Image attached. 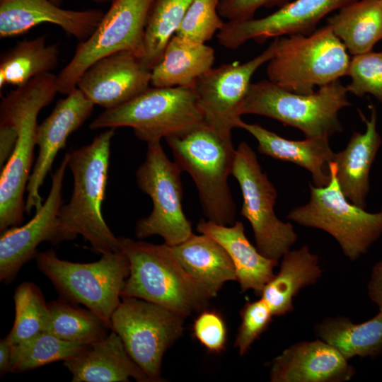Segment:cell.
Listing matches in <instances>:
<instances>
[{
  "label": "cell",
  "instance_id": "obj_1",
  "mask_svg": "<svg viewBox=\"0 0 382 382\" xmlns=\"http://www.w3.org/2000/svg\"><path fill=\"white\" fill-rule=\"evenodd\" d=\"M57 93V76L48 72L17 86L1 98L0 124L13 127L17 140L10 158L1 169V232L23 222L24 194L32 172L36 145L37 116Z\"/></svg>",
  "mask_w": 382,
  "mask_h": 382
},
{
  "label": "cell",
  "instance_id": "obj_2",
  "mask_svg": "<svg viewBox=\"0 0 382 382\" xmlns=\"http://www.w3.org/2000/svg\"><path fill=\"white\" fill-rule=\"evenodd\" d=\"M115 130L109 128L89 144L69 153L74 189L68 203L59 209V243L81 235L97 253L121 250L119 238L108 226L101 212Z\"/></svg>",
  "mask_w": 382,
  "mask_h": 382
},
{
  "label": "cell",
  "instance_id": "obj_3",
  "mask_svg": "<svg viewBox=\"0 0 382 382\" xmlns=\"http://www.w3.org/2000/svg\"><path fill=\"white\" fill-rule=\"evenodd\" d=\"M165 140L175 163L192 177L207 220L233 225L236 221V205L228 185L236 155L231 137L222 135L203 122Z\"/></svg>",
  "mask_w": 382,
  "mask_h": 382
},
{
  "label": "cell",
  "instance_id": "obj_4",
  "mask_svg": "<svg viewBox=\"0 0 382 382\" xmlns=\"http://www.w3.org/2000/svg\"><path fill=\"white\" fill-rule=\"evenodd\" d=\"M118 238L129 262L122 297L156 303L185 318L207 308L212 298L182 267L169 245Z\"/></svg>",
  "mask_w": 382,
  "mask_h": 382
},
{
  "label": "cell",
  "instance_id": "obj_5",
  "mask_svg": "<svg viewBox=\"0 0 382 382\" xmlns=\"http://www.w3.org/2000/svg\"><path fill=\"white\" fill-rule=\"evenodd\" d=\"M347 90L340 80L302 94L289 91L268 79L251 83L239 110L241 116L258 115L301 130L306 139L342 131L339 111L351 105Z\"/></svg>",
  "mask_w": 382,
  "mask_h": 382
},
{
  "label": "cell",
  "instance_id": "obj_6",
  "mask_svg": "<svg viewBox=\"0 0 382 382\" xmlns=\"http://www.w3.org/2000/svg\"><path fill=\"white\" fill-rule=\"evenodd\" d=\"M350 58L328 25L308 35L277 37L266 69L268 80L291 92L309 94L316 87L347 76Z\"/></svg>",
  "mask_w": 382,
  "mask_h": 382
},
{
  "label": "cell",
  "instance_id": "obj_7",
  "mask_svg": "<svg viewBox=\"0 0 382 382\" xmlns=\"http://www.w3.org/2000/svg\"><path fill=\"white\" fill-rule=\"evenodd\" d=\"M204 122L194 87H154L128 102L107 109L90 128L131 127L147 144L186 132Z\"/></svg>",
  "mask_w": 382,
  "mask_h": 382
},
{
  "label": "cell",
  "instance_id": "obj_8",
  "mask_svg": "<svg viewBox=\"0 0 382 382\" xmlns=\"http://www.w3.org/2000/svg\"><path fill=\"white\" fill-rule=\"evenodd\" d=\"M35 258L37 269L60 296L85 306L111 327V317L121 302L129 274V262L124 252L106 253L89 263L60 259L53 250L38 253Z\"/></svg>",
  "mask_w": 382,
  "mask_h": 382
},
{
  "label": "cell",
  "instance_id": "obj_9",
  "mask_svg": "<svg viewBox=\"0 0 382 382\" xmlns=\"http://www.w3.org/2000/svg\"><path fill=\"white\" fill-rule=\"evenodd\" d=\"M330 168L329 184H310L308 202L291 209L286 217L303 226L327 232L337 241L343 254L355 261L382 236V208L369 212L348 201L337 181L334 162Z\"/></svg>",
  "mask_w": 382,
  "mask_h": 382
},
{
  "label": "cell",
  "instance_id": "obj_10",
  "mask_svg": "<svg viewBox=\"0 0 382 382\" xmlns=\"http://www.w3.org/2000/svg\"><path fill=\"white\" fill-rule=\"evenodd\" d=\"M185 318L154 303L122 296L111 317V329L151 382L162 381L165 352L182 335Z\"/></svg>",
  "mask_w": 382,
  "mask_h": 382
},
{
  "label": "cell",
  "instance_id": "obj_11",
  "mask_svg": "<svg viewBox=\"0 0 382 382\" xmlns=\"http://www.w3.org/2000/svg\"><path fill=\"white\" fill-rule=\"evenodd\" d=\"M182 172L167 157L161 141L148 144L145 160L136 178L139 189L151 198L153 209L148 216L137 221V238L156 235L163 238L165 244L173 246L193 233L191 222L183 210Z\"/></svg>",
  "mask_w": 382,
  "mask_h": 382
},
{
  "label": "cell",
  "instance_id": "obj_12",
  "mask_svg": "<svg viewBox=\"0 0 382 382\" xmlns=\"http://www.w3.org/2000/svg\"><path fill=\"white\" fill-rule=\"evenodd\" d=\"M154 0H115L91 35L81 42L57 75L58 93L67 95L83 73L100 58L130 51L143 58L146 20Z\"/></svg>",
  "mask_w": 382,
  "mask_h": 382
},
{
  "label": "cell",
  "instance_id": "obj_13",
  "mask_svg": "<svg viewBox=\"0 0 382 382\" xmlns=\"http://www.w3.org/2000/svg\"><path fill=\"white\" fill-rule=\"evenodd\" d=\"M231 175L239 184L243 199L240 214L251 225L256 248L262 255L279 260L298 236L290 222L276 216L277 192L262 172L255 152L245 141L236 149Z\"/></svg>",
  "mask_w": 382,
  "mask_h": 382
},
{
  "label": "cell",
  "instance_id": "obj_14",
  "mask_svg": "<svg viewBox=\"0 0 382 382\" xmlns=\"http://www.w3.org/2000/svg\"><path fill=\"white\" fill-rule=\"evenodd\" d=\"M277 37L260 54L244 63L233 62L212 68L195 83L197 104L204 122L222 135L231 137L241 119L240 108L251 84V78L273 57Z\"/></svg>",
  "mask_w": 382,
  "mask_h": 382
},
{
  "label": "cell",
  "instance_id": "obj_15",
  "mask_svg": "<svg viewBox=\"0 0 382 382\" xmlns=\"http://www.w3.org/2000/svg\"><path fill=\"white\" fill-rule=\"evenodd\" d=\"M354 1L294 0L260 18L226 21L216 37L221 46L236 50L248 40L262 44L272 37L308 35L324 17Z\"/></svg>",
  "mask_w": 382,
  "mask_h": 382
},
{
  "label": "cell",
  "instance_id": "obj_16",
  "mask_svg": "<svg viewBox=\"0 0 382 382\" xmlns=\"http://www.w3.org/2000/svg\"><path fill=\"white\" fill-rule=\"evenodd\" d=\"M69 153L52 174V185L46 200L35 210L34 216L23 226L1 232L0 280L10 284L21 267L37 255L42 242L59 244V212L63 205L62 185L68 167Z\"/></svg>",
  "mask_w": 382,
  "mask_h": 382
},
{
  "label": "cell",
  "instance_id": "obj_17",
  "mask_svg": "<svg viewBox=\"0 0 382 382\" xmlns=\"http://www.w3.org/2000/svg\"><path fill=\"white\" fill-rule=\"evenodd\" d=\"M94 105L76 87L66 98L57 101L50 115L38 125L36 145L39 153L26 187L25 212L28 214L33 208L37 210L41 207L43 202L40 188L52 169L57 153L65 147L69 135L91 116Z\"/></svg>",
  "mask_w": 382,
  "mask_h": 382
},
{
  "label": "cell",
  "instance_id": "obj_18",
  "mask_svg": "<svg viewBox=\"0 0 382 382\" xmlns=\"http://www.w3.org/2000/svg\"><path fill=\"white\" fill-rule=\"evenodd\" d=\"M151 69L130 51L103 57L81 76L76 87L105 110L121 105L151 86Z\"/></svg>",
  "mask_w": 382,
  "mask_h": 382
},
{
  "label": "cell",
  "instance_id": "obj_19",
  "mask_svg": "<svg viewBox=\"0 0 382 382\" xmlns=\"http://www.w3.org/2000/svg\"><path fill=\"white\" fill-rule=\"evenodd\" d=\"M103 15L99 9H64L51 0H0V38L19 35L49 23L81 42L91 35Z\"/></svg>",
  "mask_w": 382,
  "mask_h": 382
},
{
  "label": "cell",
  "instance_id": "obj_20",
  "mask_svg": "<svg viewBox=\"0 0 382 382\" xmlns=\"http://www.w3.org/2000/svg\"><path fill=\"white\" fill-rule=\"evenodd\" d=\"M355 368L334 347L318 339L301 341L285 349L272 361V382H344Z\"/></svg>",
  "mask_w": 382,
  "mask_h": 382
},
{
  "label": "cell",
  "instance_id": "obj_21",
  "mask_svg": "<svg viewBox=\"0 0 382 382\" xmlns=\"http://www.w3.org/2000/svg\"><path fill=\"white\" fill-rule=\"evenodd\" d=\"M369 108V120L359 110L366 125L365 132H354L345 149L335 153L333 160L341 191L348 201L362 209L366 206L370 170L382 143L376 128V108L373 104Z\"/></svg>",
  "mask_w": 382,
  "mask_h": 382
},
{
  "label": "cell",
  "instance_id": "obj_22",
  "mask_svg": "<svg viewBox=\"0 0 382 382\" xmlns=\"http://www.w3.org/2000/svg\"><path fill=\"white\" fill-rule=\"evenodd\" d=\"M73 382H151L127 352L120 337L111 330L88 345L81 352L64 361Z\"/></svg>",
  "mask_w": 382,
  "mask_h": 382
},
{
  "label": "cell",
  "instance_id": "obj_23",
  "mask_svg": "<svg viewBox=\"0 0 382 382\" xmlns=\"http://www.w3.org/2000/svg\"><path fill=\"white\" fill-rule=\"evenodd\" d=\"M237 128L247 131L255 137L261 154L307 169L312 175L313 185L324 187L330 182V163L335 153L330 146L328 137L290 140L257 124L247 123L241 118L237 122Z\"/></svg>",
  "mask_w": 382,
  "mask_h": 382
},
{
  "label": "cell",
  "instance_id": "obj_24",
  "mask_svg": "<svg viewBox=\"0 0 382 382\" xmlns=\"http://www.w3.org/2000/svg\"><path fill=\"white\" fill-rule=\"evenodd\" d=\"M199 233L212 238L226 250L234 265L237 281L242 291L252 289L260 295L264 286L274 276L278 260L262 255L247 238L242 222L224 226L201 219Z\"/></svg>",
  "mask_w": 382,
  "mask_h": 382
},
{
  "label": "cell",
  "instance_id": "obj_25",
  "mask_svg": "<svg viewBox=\"0 0 382 382\" xmlns=\"http://www.w3.org/2000/svg\"><path fill=\"white\" fill-rule=\"evenodd\" d=\"M170 250L188 274L215 297L224 283L237 281L233 262L224 247L205 234L192 233Z\"/></svg>",
  "mask_w": 382,
  "mask_h": 382
},
{
  "label": "cell",
  "instance_id": "obj_26",
  "mask_svg": "<svg viewBox=\"0 0 382 382\" xmlns=\"http://www.w3.org/2000/svg\"><path fill=\"white\" fill-rule=\"evenodd\" d=\"M214 60L212 47L174 35L161 60L151 69V86L194 87L213 67Z\"/></svg>",
  "mask_w": 382,
  "mask_h": 382
},
{
  "label": "cell",
  "instance_id": "obj_27",
  "mask_svg": "<svg viewBox=\"0 0 382 382\" xmlns=\"http://www.w3.org/2000/svg\"><path fill=\"white\" fill-rule=\"evenodd\" d=\"M282 257L278 273L264 286L260 295L273 316H277L293 311L294 298L302 289L316 284L323 274L318 255L311 253L307 245L289 250Z\"/></svg>",
  "mask_w": 382,
  "mask_h": 382
},
{
  "label": "cell",
  "instance_id": "obj_28",
  "mask_svg": "<svg viewBox=\"0 0 382 382\" xmlns=\"http://www.w3.org/2000/svg\"><path fill=\"white\" fill-rule=\"evenodd\" d=\"M326 25L353 56L372 51L382 40V0H357L327 18Z\"/></svg>",
  "mask_w": 382,
  "mask_h": 382
},
{
  "label": "cell",
  "instance_id": "obj_29",
  "mask_svg": "<svg viewBox=\"0 0 382 382\" xmlns=\"http://www.w3.org/2000/svg\"><path fill=\"white\" fill-rule=\"evenodd\" d=\"M316 336L334 347L348 361L375 357L382 352V311L370 320L354 323L343 316L328 317L314 328Z\"/></svg>",
  "mask_w": 382,
  "mask_h": 382
},
{
  "label": "cell",
  "instance_id": "obj_30",
  "mask_svg": "<svg viewBox=\"0 0 382 382\" xmlns=\"http://www.w3.org/2000/svg\"><path fill=\"white\" fill-rule=\"evenodd\" d=\"M59 57L57 45L47 44L44 35L18 42L1 55L0 88L19 86L50 72L57 66Z\"/></svg>",
  "mask_w": 382,
  "mask_h": 382
},
{
  "label": "cell",
  "instance_id": "obj_31",
  "mask_svg": "<svg viewBox=\"0 0 382 382\" xmlns=\"http://www.w3.org/2000/svg\"><path fill=\"white\" fill-rule=\"evenodd\" d=\"M74 304L62 296L49 303L44 331L68 342L90 345L112 330L96 313Z\"/></svg>",
  "mask_w": 382,
  "mask_h": 382
},
{
  "label": "cell",
  "instance_id": "obj_32",
  "mask_svg": "<svg viewBox=\"0 0 382 382\" xmlns=\"http://www.w3.org/2000/svg\"><path fill=\"white\" fill-rule=\"evenodd\" d=\"M194 0H154L150 7L144 39L142 61L150 69L161 60Z\"/></svg>",
  "mask_w": 382,
  "mask_h": 382
},
{
  "label": "cell",
  "instance_id": "obj_33",
  "mask_svg": "<svg viewBox=\"0 0 382 382\" xmlns=\"http://www.w3.org/2000/svg\"><path fill=\"white\" fill-rule=\"evenodd\" d=\"M88 345L68 342L43 331L23 342L11 345V373L25 372L50 363L67 361Z\"/></svg>",
  "mask_w": 382,
  "mask_h": 382
},
{
  "label": "cell",
  "instance_id": "obj_34",
  "mask_svg": "<svg viewBox=\"0 0 382 382\" xmlns=\"http://www.w3.org/2000/svg\"><path fill=\"white\" fill-rule=\"evenodd\" d=\"M15 319L6 337L11 345L23 342L45 330L48 304L40 288L33 282L19 284L13 295Z\"/></svg>",
  "mask_w": 382,
  "mask_h": 382
},
{
  "label": "cell",
  "instance_id": "obj_35",
  "mask_svg": "<svg viewBox=\"0 0 382 382\" xmlns=\"http://www.w3.org/2000/svg\"><path fill=\"white\" fill-rule=\"evenodd\" d=\"M219 0H194L175 35L190 40L205 43L224 26L218 7Z\"/></svg>",
  "mask_w": 382,
  "mask_h": 382
},
{
  "label": "cell",
  "instance_id": "obj_36",
  "mask_svg": "<svg viewBox=\"0 0 382 382\" xmlns=\"http://www.w3.org/2000/svg\"><path fill=\"white\" fill-rule=\"evenodd\" d=\"M347 76L351 79L348 92L359 97L371 94L382 103V51L353 56Z\"/></svg>",
  "mask_w": 382,
  "mask_h": 382
},
{
  "label": "cell",
  "instance_id": "obj_37",
  "mask_svg": "<svg viewBox=\"0 0 382 382\" xmlns=\"http://www.w3.org/2000/svg\"><path fill=\"white\" fill-rule=\"evenodd\" d=\"M273 316L270 306L261 297L243 306L241 311V322L234 342L240 356L246 354L252 344L267 329Z\"/></svg>",
  "mask_w": 382,
  "mask_h": 382
},
{
  "label": "cell",
  "instance_id": "obj_38",
  "mask_svg": "<svg viewBox=\"0 0 382 382\" xmlns=\"http://www.w3.org/2000/svg\"><path fill=\"white\" fill-rule=\"evenodd\" d=\"M195 338L208 351L213 353L222 352L226 345L227 330L222 316L215 311H200L193 324Z\"/></svg>",
  "mask_w": 382,
  "mask_h": 382
},
{
  "label": "cell",
  "instance_id": "obj_39",
  "mask_svg": "<svg viewBox=\"0 0 382 382\" xmlns=\"http://www.w3.org/2000/svg\"><path fill=\"white\" fill-rule=\"evenodd\" d=\"M288 0H219L218 11L227 21H241L254 18L261 7H281Z\"/></svg>",
  "mask_w": 382,
  "mask_h": 382
},
{
  "label": "cell",
  "instance_id": "obj_40",
  "mask_svg": "<svg viewBox=\"0 0 382 382\" xmlns=\"http://www.w3.org/2000/svg\"><path fill=\"white\" fill-rule=\"evenodd\" d=\"M17 140V132L13 127L0 124V167L4 166L10 158Z\"/></svg>",
  "mask_w": 382,
  "mask_h": 382
},
{
  "label": "cell",
  "instance_id": "obj_41",
  "mask_svg": "<svg viewBox=\"0 0 382 382\" xmlns=\"http://www.w3.org/2000/svg\"><path fill=\"white\" fill-rule=\"evenodd\" d=\"M367 294L379 311H382V260L377 262L372 267L367 283Z\"/></svg>",
  "mask_w": 382,
  "mask_h": 382
},
{
  "label": "cell",
  "instance_id": "obj_42",
  "mask_svg": "<svg viewBox=\"0 0 382 382\" xmlns=\"http://www.w3.org/2000/svg\"><path fill=\"white\" fill-rule=\"evenodd\" d=\"M11 345L4 337L0 340V376L11 373Z\"/></svg>",
  "mask_w": 382,
  "mask_h": 382
},
{
  "label": "cell",
  "instance_id": "obj_43",
  "mask_svg": "<svg viewBox=\"0 0 382 382\" xmlns=\"http://www.w3.org/2000/svg\"><path fill=\"white\" fill-rule=\"evenodd\" d=\"M91 1L97 4H105L108 2L112 3L115 0H91Z\"/></svg>",
  "mask_w": 382,
  "mask_h": 382
},
{
  "label": "cell",
  "instance_id": "obj_44",
  "mask_svg": "<svg viewBox=\"0 0 382 382\" xmlns=\"http://www.w3.org/2000/svg\"><path fill=\"white\" fill-rule=\"evenodd\" d=\"M52 2H54L55 4H57V6H61L62 2H63V0H51Z\"/></svg>",
  "mask_w": 382,
  "mask_h": 382
}]
</instances>
